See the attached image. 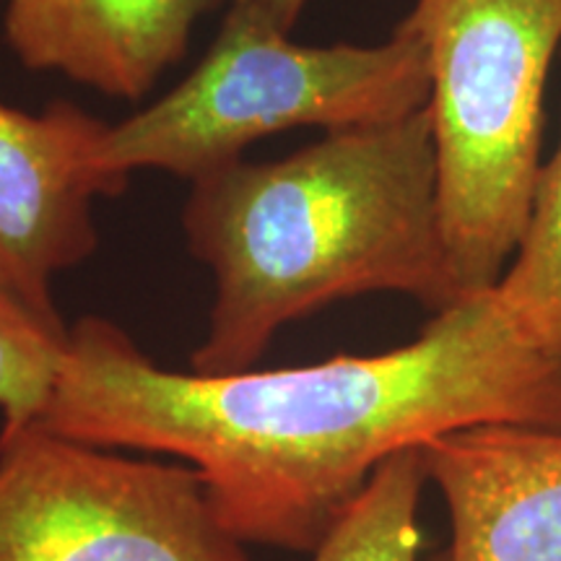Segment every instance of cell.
Segmentation results:
<instances>
[{
    "label": "cell",
    "mask_w": 561,
    "mask_h": 561,
    "mask_svg": "<svg viewBox=\"0 0 561 561\" xmlns=\"http://www.w3.org/2000/svg\"><path fill=\"white\" fill-rule=\"evenodd\" d=\"M494 294L525 341L561 359V140L541 167L528 227Z\"/></svg>",
    "instance_id": "obj_10"
},
{
    "label": "cell",
    "mask_w": 561,
    "mask_h": 561,
    "mask_svg": "<svg viewBox=\"0 0 561 561\" xmlns=\"http://www.w3.org/2000/svg\"><path fill=\"white\" fill-rule=\"evenodd\" d=\"M68 348V328L30 310L0 286V413L3 430L26 426L47 409Z\"/></svg>",
    "instance_id": "obj_11"
},
{
    "label": "cell",
    "mask_w": 561,
    "mask_h": 561,
    "mask_svg": "<svg viewBox=\"0 0 561 561\" xmlns=\"http://www.w3.org/2000/svg\"><path fill=\"white\" fill-rule=\"evenodd\" d=\"M37 421L187 462L244 546L310 553L405 447L483 424L561 432V359L523 339L494 289L401 348L237 375L157 367L115 322L83 318Z\"/></svg>",
    "instance_id": "obj_1"
},
{
    "label": "cell",
    "mask_w": 561,
    "mask_h": 561,
    "mask_svg": "<svg viewBox=\"0 0 561 561\" xmlns=\"http://www.w3.org/2000/svg\"><path fill=\"white\" fill-rule=\"evenodd\" d=\"M403 26L430 62L447 255L462 291H489L517 252L541 178L561 0H416Z\"/></svg>",
    "instance_id": "obj_3"
},
{
    "label": "cell",
    "mask_w": 561,
    "mask_h": 561,
    "mask_svg": "<svg viewBox=\"0 0 561 561\" xmlns=\"http://www.w3.org/2000/svg\"><path fill=\"white\" fill-rule=\"evenodd\" d=\"M214 0H9L5 39L26 68L112 96H144L182 58Z\"/></svg>",
    "instance_id": "obj_8"
},
{
    "label": "cell",
    "mask_w": 561,
    "mask_h": 561,
    "mask_svg": "<svg viewBox=\"0 0 561 561\" xmlns=\"http://www.w3.org/2000/svg\"><path fill=\"white\" fill-rule=\"evenodd\" d=\"M0 561H250L182 460L0 430Z\"/></svg>",
    "instance_id": "obj_5"
},
{
    "label": "cell",
    "mask_w": 561,
    "mask_h": 561,
    "mask_svg": "<svg viewBox=\"0 0 561 561\" xmlns=\"http://www.w3.org/2000/svg\"><path fill=\"white\" fill-rule=\"evenodd\" d=\"M426 481L424 447L390 455L310 551V561H424L419 507ZM430 561H447V553Z\"/></svg>",
    "instance_id": "obj_9"
},
{
    "label": "cell",
    "mask_w": 561,
    "mask_h": 561,
    "mask_svg": "<svg viewBox=\"0 0 561 561\" xmlns=\"http://www.w3.org/2000/svg\"><path fill=\"white\" fill-rule=\"evenodd\" d=\"M430 94L426 50L403 24L377 47H305L257 0H234L201 66L157 104L107 125L96 161L125 182L133 170L198 180L271 133L398 121Z\"/></svg>",
    "instance_id": "obj_4"
},
{
    "label": "cell",
    "mask_w": 561,
    "mask_h": 561,
    "mask_svg": "<svg viewBox=\"0 0 561 561\" xmlns=\"http://www.w3.org/2000/svg\"><path fill=\"white\" fill-rule=\"evenodd\" d=\"M104 130L66 102L42 115L0 102V286L60 325L53 280L96 250L91 201L125 187L96 161Z\"/></svg>",
    "instance_id": "obj_6"
},
{
    "label": "cell",
    "mask_w": 561,
    "mask_h": 561,
    "mask_svg": "<svg viewBox=\"0 0 561 561\" xmlns=\"http://www.w3.org/2000/svg\"><path fill=\"white\" fill-rule=\"evenodd\" d=\"M421 447L450 517L447 561H561V432L483 424Z\"/></svg>",
    "instance_id": "obj_7"
},
{
    "label": "cell",
    "mask_w": 561,
    "mask_h": 561,
    "mask_svg": "<svg viewBox=\"0 0 561 561\" xmlns=\"http://www.w3.org/2000/svg\"><path fill=\"white\" fill-rule=\"evenodd\" d=\"M182 224L216 284L198 375L252 369L286 322L339 299L405 294L442 312L471 297L442 237L426 107L201 174Z\"/></svg>",
    "instance_id": "obj_2"
},
{
    "label": "cell",
    "mask_w": 561,
    "mask_h": 561,
    "mask_svg": "<svg viewBox=\"0 0 561 561\" xmlns=\"http://www.w3.org/2000/svg\"><path fill=\"white\" fill-rule=\"evenodd\" d=\"M263 5V11L276 21L280 30L289 32L297 24L301 9L307 5V0H257Z\"/></svg>",
    "instance_id": "obj_12"
}]
</instances>
